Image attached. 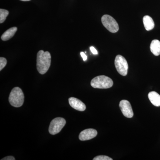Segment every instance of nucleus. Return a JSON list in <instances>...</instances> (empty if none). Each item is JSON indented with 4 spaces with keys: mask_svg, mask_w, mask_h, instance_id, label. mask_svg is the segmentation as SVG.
I'll list each match as a JSON object with an SVG mask.
<instances>
[{
    "mask_svg": "<svg viewBox=\"0 0 160 160\" xmlns=\"http://www.w3.org/2000/svg\"><path fill=\"white\" fill-rule=\"evenodd\" d=\"M51 56L48 51L40 50L37 57V68L40 74H44L49 70L51 65Z\"/></svg>",
    "mask_w": 160,
    "mask_h": 160,
    "instance_id": "obj_1",
    "label": "nucleus"
},
{
    "mask_svg": "<svg viewBox=\"0 0 160 160\" xmlns=\"http://www.w3.org/2000/svg\"><path fill=\"white\" fill-rule=\"evenodd\" d=\"M10 105L14 107H20L22 106L24 102V95L22 89L16 87L12 89L9 98Z\"/></svg>",
    "mask_w": 160,
    "mask_h": 160,
    "instance_id": "obj_2",
    "label": "nucleus"
},
{
    "mask_svg": "<svg viewBox=\"0 0 160 160\" xmlns=\"http://www.w3.org/2000/svg\"><path fill=\"white\" fill-rule=\"evenodd\" d=\"M113 82L110 78L106 76L101 75L92 80L91 86L98 89H108L113 86Z\"/></svg>",
    "mask_w": 160,
    "mask_h": 160,
    "instance_id": "obj_3",
    "label": "nucleus"
},
{
    "mask_svg": "<svg viewBox=\"0 0 160 160\" xmlns=\"http://www.w3.org/2000/svg\"><path fill=\"white\" fill-rule=\"evenodd\" d=\"M101 20L103 26L110 32L115 33L118 31V24L111 16L104 15L102 17Z\"/></svg>",
    "mask_w": 160,
    "mask_h": 160,
    "instance_id": "obj_4",
    "label": "nucleus"
},
{
    "mask_svg": "<svg viewBox=\"0 0 160 160\" xmlns=\"http://www.w3.org/2000/svg\"><path fill=\"white\" fill-rule=\"evenodd\" d=\"M115 66L118 72L123 76L128 73V64L127 61L122 56L118 55L115 59Z\"/></svg>",
    "mask_w": 160,
    "mask_h": 160,
    "instance_id": "obj_5",
    "label": "nucleus"
},
{
    "mask_svg": "<svg viewBox=\"0 0 160 160\" xmlns=\"http://www.w3.org/2000/svg\"><path fill=\"white\" fill-rule=\"evenodd\" d=\"M66 124V121L62 118H57L53 119L50 122L49 131L52 135L58 133Z\"/></svg>",
    "mask_w": 160,
    "mask_h": 160,
    "instance_id": "obj_6",
    "label": "nucleus"
},
{
    "mask_svg": "<svg viewBox=\"0 0 160 160\" xmlns=\"http://www.w3.org/2000/svg\"><path fill=\"white\" fill-rule=\"evenodd\" d=\"M119 107L124 116L127 118H132L133 117V111L131 104L129 101L122 100L120 102Z\"/></svg>",
    "mask_w": 160,
    "mask_h": 160,
    "instance_id": "obj_7",
    "label": "nucleus"
},
{
    "mask_svg": "<svg viewBox=\"0 0 160 160\" xmlns=\"http://www.w3.org/2000/svg\"><path fill=\"white\" fill-rule=\"evenodd\" d=\"M97 134L98 132L95 129H86L80 132L79 139L82 141H87L96 137Z\"/></svg>",
    "mask_w": 160,
    "mask_h": 160,
    "instance_id": "obj_8",
    "label": "nucleus"
},
{
    "mask_svg": "<svg viewBox=\"0 0 160 160\" xmlns=\"http://www.w3.org/2000/svg\"><path fill=\"white\" fill-rule=\"evenodd\" d=\"M69 105L72 108L78 111H84L86 110V106L85 104L77 98H69Z\"/></svg>",
    "mask_w": 160,
    "mask_h": 160,
    "instance_id": "obj_9",
    "label": "nucleus"
},
{
    "mask_svg": "<svg viewBox=\"0 0 160 160\" xmlns=\"http://www.w3.org/2000/svg\"><path fill=\"white\" fill-rule=\"evenodd\" d=\"M149 101L154 106H160V95L156 92H150L148 94Z\"/></svg>",
    "mask_w": 160,
    "mask_h": 160,
    "instance_id": "obj_10",
    "label": "nucleus"
},
{
    "mask_svg": "<svg viewBox=\"0 0 160 160\" xmlns=\"http://www.w3.org/2000/svg\"><path fill=\"white\" fill-rule=\"evenodd\" d=\"M143 24L147 31H150L154 28L155 24L152 18L148 15L145 16L143 18Z\"/></svg>",
    "mask_w": 160,
    "mask_h": 160,
    "instance_id": "obj_11",
    "label": "nucleus"
},
{
    "mask_svg": "<svg viewBox=\"0 0 160 160\" xmlns=\"http://www.w3.org/2000/svg\"><path fill=\"white\" fill-rule=\"evenodd\" d=\"M150 51L155 56L160 55V42L158 40H153L152 41L150 46Z\"/></svg>",
    "mask_w": 160,
    "mask_h": 160,
    "instance_id": "obj_12",
    "label": "nucleus"
},
{
    "mask_svg": "<svg viewBox=\"0 0 160 160\" xmlns=\"http://www.w3.org/2000/svg\"><path fill=\"white\" fill-rule=\"evenodd\" d=\"M17 30L18 28L16 27H12L4 32L1 36V39L3 41H8L13 37Z\"/></svg>",
    "mask_w": 160,
    "mask_h": 160,
    "instance_id": "obj_13",
    "label": "nucleus"
},
{
    "mask_svg": "<svg viewBox=\"0 0 160 160\" xmlns=\"http://www.w3.org/2000/svg\"><path fill=\"white\" fill-rule=\"evenodd\" d=\"M9 14V12L6 9H0V23L2 24L5 22L6 18Z\"/></svg>",
    "mask_w": 160,
    "mask_h": 160,
    "instance_id": "obj_14",
    "label": "nucleus"
},
{
    "mask_svg": "<svg viewBox=\"0 0 160 160\" xmlns=\"http://www.w3.org/2000/svg\"><path fill=\"white\" fill-rule=\"evenodd\" d=\"M6 64H7V60L4 58H0V70L1 71L6 66Z\"/></svg>",
    "mask_w": 160,
    "mask_h": 160,
    "instance_id": "obj_15",
    "label": "nucleus"
},
{
    "mask_svg": "<svg viewBox=\"0 0 160 160\" xmlns=\"http://www.w3.org/2000/svg\"><path fill=\"white\" fill-rule=\"evenodd\" d=\"M93 160H112V159L109 157L105 155H100L96 157L93 159Z\"/></svg>",
    "mask_w": 160,
    "mask_h": 160,
    "instance_id": "obj_16",
    "label": "nucleus"
},
{
    "mask_svg": "<svg viewBox=\"0 0 160 160\" xmlns=\"http://www.w3.org/2000/svg\"><path fill=\"white\" fill-rule=\"evenodd\" d=\"M90 50H91V52H92L93 54L97 55L98 54L97 50L94 47H93V46H91V47H90Z\"/></svg>",
    "mask_w": 160,
    "mask_h": 160,
    "instance_id": "obj_17",
    "label": "nucleus"
},
{
    "mask_svg": "<svg viewBox=\"0 0 160 160\" xmlns=\"http://www.w3.org/2000/svg\"><path fill=\"white\" fill-rule=\"evenodd\" d=\"M2 160H15V158L11 156H9L3 158L2 159H1Z\"/></svg>",
    "mask_w": 160,
    "mask_h": 160,
    "instance_id": "obj_18",
    "label": "nucleus"
},
{
    "mask_svg": "<svg viewBox=\"0 0 160 160\" xmlns=\"http://www.w3.org/2000/svg\"><path fill=\"white\" fill-rule=\"evenodd\" d=\"M80 54H81V56H82V58L83 61H86V60H87V56L86 55V54H85V53H84V52H81V53H80Z\"/></svg>",
    "mask_w": 160,
    "mask_h": 160,
    "instance_id": "obj_19",
    "label": "nucleus"
},
{
    "mask_svg": "<svg viewBox=\"0 0 160 160\" xmlns=\"http://www.w3.org/2000/svg\"><path fill=\"white\" fill-rule=\"evenodd\" d=\"M20 1H23V2H28V1H30V0H20Z\"/></svg>",
    "mask_w": 160,
    "mask_h": 160,
    "instance_id": "obj_20",
    "label": "nucleus"
}]
</instances>
